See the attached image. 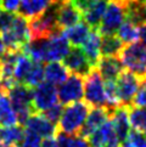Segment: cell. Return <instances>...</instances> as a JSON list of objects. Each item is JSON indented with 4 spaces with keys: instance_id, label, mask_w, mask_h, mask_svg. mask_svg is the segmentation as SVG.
Returning <instances> with one entry per match:
<instances>
[{
    "instance_id": "ab89813d",
    "label": "cell",
    "mask_w": 146,
    "mask_h": 147,
    "mask_svg": "<svg viewBox=\"0 0 146 147\" xmlns=\"http://www.w3.org/2000/svg\"><path fill=\"white\" fill-rule=\"evenodd\" d=\"M140 40H141V43L146 46V24L140 27Z\"/></svg>"
},
{
    "instance_id": "d6986e66",
    "label": "cell",
    "mask_w": 146,
    "mask_h": 147,
    "mask_svg": "<svg viewBox=\"0 0 146 147\" xmlns=\"http://www.w3.org/2000/svg\"><path fill=\"white\" fill-rule=\"evenodd\" d=\"M57 0H22L18 7V12L26 20H32L43 15Z\"/></svg>"
},
{
    "instance_id": "cb8c5ba5",
    "label": "cell",
    "mask_w": 146,
    "mask_h": 147,
    "mask_svg": "<svg viewBox=\"0 0 146 147\" xmlns=\"http://www.w3.org/2000/svg\"><path fill=\"white\" fill-rule=\"evenodd\" d=\"M26 130L21 125L0 127V147H16L24 136Z\"/></svg>"
},
{
    "instance_id": "1f68e13d",
    "label": "cell",
    "mask_w": 146,
    "mask_h": 147,
    "mask_svg": "<svg viewBox=\"0 0 146 147\" xmlns=\"http://www.w3.org/2000/svg\"><path fill=\"white\" fill-rule=\"evenodd\" d=\"M121 147H146V133L139 130H130L127 139L121 144Z\"/></svg>"
},
{
    "instance_id": "f35d334b",
    "label": "cell",
    "mask_w": 146,
    "mask_h": 147,
    "mask_svg": "<svg viewBox=\"0 0 146 147\" xmlns=\"http://www.w3.org/2000/svg\"><path fill=\"white\" fill-rule=\"evenodd\" d=\"M40 147H60V146H59V142H57V139L55 136H51V138H45L41 141Z\"/></svg>"
},
{
    "instance_id": "7402d4cb",
    "label": "cell",
    "mask_w": 146,
    "mask_h": 147,
    "mask_svg": "<svg viewBox=\"0 0 146 147\" xmlns=\"http://www.w3.org/2000/svg\"><path fill=\"white\" fill-rule=\"evenodd\" d=\"M18 124L17 114L12 107L11 100L5 91L0 92V125L12 127Z\"/></svg>"
},
{
    "instance_id": "3957f363",
    "label": "cell",
    "mask_w": 146,
    "mask_h": 147,
    "mask_svg": "<svg viewBox=\"0 0 146 147\" xmlns=\"http://www.w3.org/2000/svg\"><path fill=\"white\" fill-rule=\"evenodd\" d=\"M1 36L7 51H23L32 40L28 20L16 15L12 26L1 33Z\"/></svg>"
},
{
    "instance_id": "7c38bea8",
    "label": "cell",
    "mask_w": 146,
    "mask_h": 147,
    "mask_svg": "<svg viewBox=\"0 0 146 147\" xmlns=\"http://www.w3.org/2000/svg\"><path fill=\"white\" fill-rule=\"evenodd\" d=\"M64 65L72 74L80 76L83 78L89 76L95 69V67L88 60L84 51L80 48H76V46H73V49L70 50L67 56L64 59Z\"/></svg>"
},
{
    "instance_id": "f546056e",
    "label": "cell",
    "mask_w": 146,
    "mask_h": 147,
    "mask_svg": "<svg viewBox=\"0 0 146 147\" xmlns=\"http://www.w3.org/2000/svg\"><path fill=\"white\" fill-rule=\"evenodd\" d=\"M56 139L60 147H90L89 141L80 135H67L59 131Z\"/></svg>"
},
{
    "instance_id": "836d02e7",
    "label": "cell",
    "mask_w": 146,
    "mask_h": 147,
    "mask_svg": "<svg viewBox=\"0 0 146 147\" xmlns=\"http://www.w3.org/2000/svg\"><path fill=\"white\" fill-rule=\"evenodd\" d=\"M62 112H64V107H62L61 102L55 103L53 107H50L49 109H46L45 112H43V114L48 118L50 122H53L54 124H59L60 118L62 115Z\"/></svg>"
},
{
    "instance_id": "d4e9b609",
    "label": "cell",
    "mask_w": 146,
    "mask_h": 147,
    "mask_svg": "<svg viewBox=\"0 0 146 147\" xmlns=\"http://www.w3.org/2000/svg\"><path fill=\"white\" fill-rule=\"evenodd\" d=\"M90 30H91L90 27L85 22H79L70 28L64 29V34L67 38V40L70 41V44L78 48L79 45H83V43L89 35Z\"/></svg>"
},
{
    "instance_id": "ee69618b",
    "label": "cell",
    "mask_w": 146,
    "mask_h": 147,
    "mask_svg": "<svg viewBox=\"0 0 146 147\" xmlns=\"http://www.w3.org/2000/svg\"><path fill=\"white\" fill-rule=\"evenodd\" d=\"M141 1H143V3H144V4L146 5V0H141Z\"/></svg>"
},
{
    "instance_id": "8fae6325",
    "label": "cell",
    "mask_w": 146,
    "mask_h": 147,
    "mask_svg": "<svg viewBox=\"0 0 146 147\" xmlns=\"http://www.w3.org/2000/svg\"><path fill=\"white\" fill-rule=\"evenodd\" d=\"M57 89L54 84L43 82L33 90V107L34 111L38 113H43L46 109L53 107L57 103Z\"/></svg>"
},
{
    "instance_id": "ac0fdd59",
    "label": "cell",
    "mask_w": 146,
    "mask_h": 147,
    "mask_svg": "<svg viewBox=\"0 0 146 147\" xmlns=\"http://www.w3.org/2000/svg\"><path fill=\"white\" fill-rule=\"evenodd\" d=\"M83 13L78 9L74 7L71 1L68 3H60L59 9H57V23H59L60 29L70 28L72 26L79 23L82 21Z\"/></svg>"
},
{
    "instance_id": "e0dca14e",
    "label": "cell",
    "mask_w": 146,
    "mask_h": 147,
    "mask_svg": "<svg viewBox=\"0 0 146 147\" xmlns=\"http://www.w3.org/2000/svg\"><path fill=\"white\" fill-rule=\"evenodd\" d=\"M111 122L116 130L119 142H123L130 133V120H129V106H119L114 108L111 113Z\"/></svg>"
},
{
    "instance_id": "ffe728a7",
    "label": "cell",
    "mask_w": 146,
    "mask_h": 147,
    "mask_svg": "<svg viewBox=\"0 0 146 147\" xmlns=\"http://www.w3.org/2000/svg\"><path fill=\"white\" fill-rule=\"evenodd\" d=\"M101 40L102 35L99 32V29H91L88 38L82 45V50L84 51L88 60L95 68L101 57Z\"/></svg>"
},
{
    "instance_id": "52a82bcc",
    "label": "cell",
    "mask_w": 146,
    "mask_h": 147,
    "mask_svg": "<svg viewBox=\"0 0 146 147\" xmlns=\"http://www.w3.org/2000/svg\"><path fill=\"white\" fill-rule=\"evenodd\" d=\"M127 20L126 6L121 0H108V5L102 18L99 32L101 35H114L117 34L121 26Z\"/></svg>"
},
{
    "instance_id": "9c48e42d",
    "label": "cell",
    "mask_w": 146,
    "mask_h": 147,
    "mask_svg": "<svg viewBox=\"0 0 146 147\" xmlns=\"http://www.w3.org/2000/svg\"><path fill=\"white\" fill-rule=\"evenodd\" d=\"M57 95L62 105H71L80 101L84 96V82L83 77L71 74L57 89Z\"/></svg>"
},
{
    "instance_id": "5bb4252c",
    "label": "cell",
    "mask_w": 146,
    "mask_h": 147,
    "mask_svg": "<svg viewBox=\"0 0 146 147\" xmlns=\"http://www.w3.org/2000/svg\"><path fill=\"white\" fill-rule=\"evenodd\" d=\"M111 113L112 111L107 107H91V111L88 114L85 123L78 135L88 139L94 131H96L111 119Z\"/></svg>"
},
{
    "instance_id": "8992f818",
    "label": "cell",
    "mask_w": 146,
    "mask_h": 147,
    "mask_svg": "<svg viewBox=\"0 0 146 147\" xmlns=\"http://www.w3.org/2000/svg\"><path fill=\"white\" fill-rule=\"evenodd\" d=\"M124 68L140 79H146V46L143 43H134L124 46L119 54Z\"/></svg>"
},
{
    "instance_id": "7a4b0ae2",
    "label": "cell",
    "mask_w": 146,
    "mask_h": 147,
    "mask_svg": "<svg viewBox=\"0 0 146 147\" xmlns=\"http://www.w3.org/2000/svg\"><path fill=\"white\" fill-rule=\"evenodd\" d=\"M90 112V106L87 102L78 101L67 105L57 124L59 131L67 135H78L84 125L88 114Z\"/></svg>"
},
{
    "instance_id": "b9f144b4",
    "label": "cell",
    "mask_w": 146,
    "mask_h": 147,
    "mask_svg": "<svg viewBox=\"0 0 146 147\" xmlns=\"http://www.w3.org/2000/svg\"><path fill=\"white\" fill-rule=\"evenodd\" d=\"M57 1H60V3H68V1H72V0H57Z\"/></svg>"
},
{
    "instance_id": "4316f807",
    "label": "cell",
    "mask_w": 146,
    "mask_h": 147,
    "mask_svg": "<svg viewBox=\"0 0 146 147\" xmlns=\"http://www.w3.org/2000/svg\"><path fill=\"white\" fill-rule=\"evenodd\" d=\"M124 48L122 40L114 35H102L101 40V55L102 56H119Z\"/></svg>"
},
{
    "instance_id": "d6a6232c",
    "label": "cell",
    "mask_w": 146,
    "mask_h": 147,
    "mask_svg": "<svg viewBox=\"0 0 146 147\" xmlns=\"http://www.w3.org/2000/svg\"><path fill=\"white\" fill-rule=\"evenodd\" d=\"M40 146H41V138L40 136L26 130L24 136L16 147H40Z\"/></svg>"
},
{
    "instance_id": "44dd1931",
    "label": "cell",
    "mask_w": 146,
    "mask_h": 147,
    "mask_svg": "<svg viewBox=\"0 0 146 147\" xmlns=\"http://www.w3.org/2000/svg\"><path fill=\"white\" fill-rule=\"evenodd\" d=\"M107 5H108V0H97L88 11L83 13V18H84L85 23L89 26L91 29L100 28L102 18L105 16Z\"/></svg>"
},
{
    "instance_id": "603a6c76",
    "label": "cell",
    "mask_w": 146,
    "mask_h": 147,
    "mask_svg": "<svg viewBox=\"0 0 146 147\" xmlns=\"http://www.w3.org/2000/svg\"><path fill=\"white\" fill-rule=\"evenodd\" d=\"M70 77V71L64 63L60 62H49L44 67V79L54 85H61Z\"/></svg>"
},
{
    "instance_id": "9a60e30c",
    "label": "cell",
    "mask_w": 146,
    "mask_h": 147,
    "mask_svg": "<svg viewBox=\"0 0 146 147\" xmlns=\"http://www.w3.org/2000/svg\"><path fill=\"white\" fill-rule=\"evenodd\" d=\"M123 63L117 56H101L96 65V69L105 82H116L124 72Z\"/></svg>"
},
{
    "instance_id": "4dcf8cb0",
    "label": "cell",
    "mask_w": 146,
    "mask_h": 147,
    "mask_svg": "<svg viewBox=\"0 0 146 147\" xmlns=\"http://www.w3.org/2000/svg\"><path fill=\"white\" fill-rule=\"evenodd\" d=\"M43 82H44V67L41 65V62L34 61V65L30 68V71L27 74V77H26L23 84L33 89L35 86H38Z\"/></svg>"
},
{
    "instance_id": "6da1fadb",
    "label": "cell",
    "mask_w": 146,
    "mask_h": 147,
    "mask_svg": "<svg viewBox=\"0 0 146 147\" xmlns=\"http://www.w3.org/2000/svg\"><path fill=\"white\" fill-rule=\"evenodd\" d=\"M70 41L64 34V30H60L50 38L34 39L26 46L24 52L38 62H59L70 52Z\"/></svg>"
},
{
    "instance_id": "4fadbf2b",
    "label": "cell",
    "mask_w": 146,
    "mask_h": 147,
    "mask_svg": "<svg viewBox=\"0 0 146 147\" xmlns=\"http://www.w3.org/2000/svg\"><path fill=\"white\" fill-rule=\"evenodd\" d=\"M24 127L27 131H30V133L44 139L55 136L59 133V128L56 127V124L50 122L43 113H38V112L29 115V118L24 123Z\"/></svg>"
},
{
    "instance_id": "e575fe53",
    "label": "cell",
    "mask_w": 146,
    "mask_h": 147,
    "mask_svg": "<svg viewBox=\"0 0 146 147\" xmlns=\"http://www.w3.org/2000/svg\"><path fill=\"white\" fill-rule=\"evenodd\" d=\"M16 15L11 11H5L0 9V33H4L12 26Z\"/></svg>"
},
{
    "instance_id": "2e32d148",
    "label": "cell",
    "mask_w": 146,
    "mask_h": 147,
    "mask_svg": "<svg viewBox=\"0 0 146 147\" xmlns=\"http://www.w3.org/2000/svg\"><path fill=\"white\" fill-rule=\"evenodd\" d=\"M88 141L90 144V147H106V146H119V140L117 138L116 130L113 128L111 119L105 123L101 128H99L96 131L88 138Z\"/></svg>"
},
{
    "instance_id": "74e56055",
    "label": "cell",
    "mask_w": 146,
    "mask_h": 147,
    "mask_svg": "<svg viewBox=\"0 0 146 147\" xmlns=\"http://www.w3.org/2000/svg\"><path fill=\"white\" fill-rule=\"evenodd\" d=\"M22 0H0V9L5 11H16Z\"/></svg>"
},
{
    "instance_id": "f1b7e54d",
    "label": "cell",
    "mask_w": 146,
    "mask_h": 147,
    "mask_svg": "<svg viewBox=\"0 0 146 147\" xmlns=\"http://www.w3.org/2000/svg\"><path fill=\"white\" fill-rule=\"evenodd\" d=\"M129 120L135 130L146 133V107L129 106Z\"/></svg>"
},
{
    "instance_id": "484cf974",
    "label": "cell",
    "mask_w": 146,
    "mask_h": 147,
    "mask_svg": "<svg viewBox=\"0 0 146 147\" xmlns=\"http://www.w3.org/2000/svg\"><path fill=\"white\" fill-rule=\"evenodd\" d=\"M34 65V60L30 57L27 52L24 51H20L18 56L16 59V63H15V80L18 84H23L26 77L29 73L30 68Z\"/></svg>"
},
{
    "instance_id": "60d3db41",
    "label": "cell",
    "mask_w": 146,
    "mask_h": 147,
    "mask_svg": "<svg viewBox=\"0 0 146 147\" xmlns=\"http://www.w3.org/2000/svg\"><path fill=\"white\" fill-rule=\"evenodd\" d=\"M7 52V49H6V45H5L4 43V39H3V36L0 35V57H3L5 54Z\"/></svg>"
},
{
    "instance_id": "30bf717a",
    "label": "cell",
    "mask_w": 146,
    "mask_h": 147,
    "mask_svg": "<svg viewBox=\"0 0 146 147\" xmlns=\"http://www.w3.org/2000/svg\"><path fill=\"white\" fill-rule=\"evenodd\" d=\"M141 79L130 72H123L116 80L117 91L122 106H132L133 100L138 94Z\"/></svg>"
},
{
    "instance_id": "83f0119b",
    "label": "cell",
    "mask_w": 146,
    "mask_h": 147,
    "mask_svg": "<svg viewBox=\"0 0 146 147\" xmlns=\"http://www.w3.org/2000/svg\"><path fill=\"white\" fill-rule=\"evenodd\" d=\"M117 36L122 40L123 44L127 45L138 43V40L140 39V27L129 22V21H126L118 29Z\"/></svg>"
},
{
    "instance_id": "d590c367",
    "label": "cell",
    "mask_w": 146,
    "mask_h": 147,
    "mask_svg": "<svg viewBox=\"0 0 146 147\" xmlns=\"http://www.w3.org/2000/svg\"><path fill=\"white\" fill-rule=\"evenodd\" d=\"M132 106L137 107H146V79L141 80L140 88L138 90V94L135 95Z\"/></svg>"
},
{
    "instance_id": "ba28073f",
    "label": "cell",
    "mask_w": 146,
    "mask_h": 147,
    "mask_svg": "<svg viewBox=\"0 0 146 147\" xmlns=\"http://www.w3.org/2000/svg\"><path fill=\"white\" fill-rule=\"evenodd\" d=\"M84 100L90 107H107L105 82L96 68L85 77Z\"/></svg>"
},
{
    "instance_id": "8d00e7d4",
    "label": "cell",
    "mask_w": 146,
    "mask_h": 147,
    "mask_svg": "<svg viewBox=\"0 0 146 147\" xmlns=\"http://www.w3.org/2000/svg\"><path fill=\"white\" fill-rule=\"evenodd\" d=\"M97 0H72V4L74 5V7L78 9L82 13H84L85 11H88L94 4H95Z\"/></svg>"
},
{
    "instance_id": "f6af8a7d",
    "label": "cell",
    "mask_w": 146,
    "mask_h": 147,
    "mask_svg": "<svg viewBox=\"0 0 146 147\" xmlns=\"http://www.w3.org/2000/svg\"><path fill=\"white\" fill-rule=\"evenodd\" d=\"M0 68H1V61H0Z\"/></svg>"
},
{
    "instance_id": "7bdbcfd3",
    "label": "cell",
    "mask_w": 146,
    "mask_h": 147,
    "mask_svg": "<svg viewBox=\"0 0 146 147\" xmlns=\"http://www.w3.org/2000/svg\"><path fill=\"white\" fill-rule=\"evenodd\" d=\"M106 147H121V146H106Z\"/></svg>"
},
{
    "instance_id": "5b68a950",
    "label": "cell",
    "mask_w": 146,
    "mask_h": 147,
    "mask_svg": "<svg viewBox=\"0 0 146 147\" xmlns=\"http://www.w3.org/2000/svg\"><path fill=\"white\" fill-rule=\"evenodd\" d=\"M57 9H59V1H56L43 15L29 20V29L32 40L50 38L51 35L62 30L60 29L59 23H57Z\"/></svg>"
},
{
    "instance_id": "277c9868",
    "label": "cell",
    "mask_w": 146,
    "mask_h": 147,
    "mask_svg": "<svg viewBox=\"0 0 146 147\" xmlns=\"http://www.w3.org/2000/svg\"><path fill=\"white\" fill-rule=\"evenodd\" d=\"M12 107L17 114L18 123L24 124L30 114L35 113L33 107V89L24 84H15L6 91Z\"/></svg>"
}]
</instances>
